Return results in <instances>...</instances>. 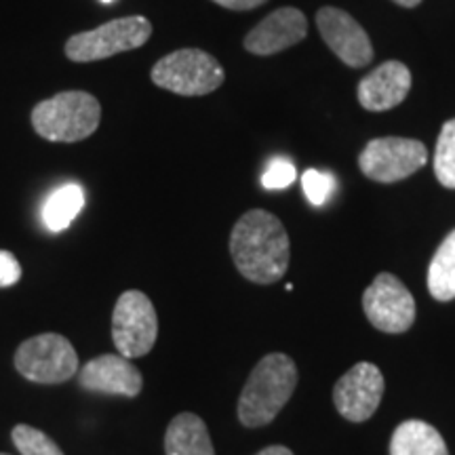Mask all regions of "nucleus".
I'll return each instance as SVG.
<instances>
[{
  "mask_svg": "<svg viewBox=\"0 0 455 455\" xmlns=\"http://www.w3.org/2000/svg\"><path fill=\"white\" fill-rule=\"evenodd\" d=\"M152 36V24L144 15L112 20L95 30L74 34L66 43V57L76 64L108 60V57L140 49Z\"/></svg>",
  "mask_w": 455,
  "mask_h": 455,
  "instance_id": "39448f33",
  "label": "nucleus"
},
{
  "mask_svg": "<svg viewBox=\"0 0 455 455\" xmlns=\"http://www.w3.org/2000/svg\"><path fill=\"white\" fill-rule=\"evenodd\" d=\"M230 255L247 281H281L289 268V235L283 221L264 209L247 212L232 228Z\"/></svg>",
  "mask_w": 455,
  "mask_h": 455,
  "instance_id": "f257e3e1",
  "label": "nucleus"
},
{
  "mask_svg": "<svg viewBox=\"0 0 455 455\" xmlns=\"http://www.w3.org/2000/svg\"><path fill=\"white\" fill-rule=\"evenodd\" d=\"M363 310L369 323L384 333H405L415 321V299L395 275L382 272L365 289Z\"/></svg>",
  "mask_w": 455,
  "mask_h": 455,
  "instance_id": "1a4fd4ad",
  "label": "nucleus"
},
{
  "mask_svg": "<svg viewBox=\"0 0 455 455\" xmlns=\"http://www.w3.org/2000/svg\"><path fill=\"white\" fill-rule=\"evenodd\" d=\"M298 178V171H295L293 163L289 158H272L268 163V169L261 175V186L266 190H283V188H289Z\"/></svg>",
  "mask_w": 455,
  "mask_h": 455,
  "instance_id": "4be33fe9",
  "label": "nucleus"
},
{
  "mask_svg": "<svg viewBox=\"0 0 455 455\" xmlns=\"http://www.w3.org/2000/svg\"><path fill=\"white\" fill-rule=\"evenodd\" d=\"M428 291L435 299H455V230L439 244L428 268Z\"/></svg>",
  "mask_w": 455,
  "mask_h": 455,
  "instance_id": "a211bd4d",
  "label": "nucleus"
},
{
  "mask_svg": "<svg viewBox=\"0 0 455 455\" xmlns=\"http://www.w3.org/2000/svg\"><path fill=\"white\" fill-rule=\"evenodd\" d=\"M390 455H449L441 432L422 419H407L395 430Z\"/></svg>",
  "mask_w": 455,
  "mask_h": 455,
  "instance_id": "dca6fc26",
  "label": "nucleus"
},
{
  "mask_svg": "<svg viewBox=\"0 0 455 455\" xmlns=\"http://www.w3.org/2000/svg\"><path fill=\"white\" fill-rule=\"evenodd\" d=\"M101 3H106V4H108V3H112V0H101Z\"/></svg>",
  "mask_w": 455,
  "mask_h": 455,
  "instance_id": "bb28decb",
  "label": "nucleus"
},
{
  "mask_svg": "<svg viewBox=\"0 0 455 455\" xmlns=\"http://www.w3.org/2000/svg\"><path fill=\"white\" fill-rule=\"evenodd\" d=\"M78 384L81 388L91 392H101V395H121V396H138L144 386L140 369L121 355H101L91 358L87 365L78 369Z\"/></svg>",
  "mask_w": 455,
  "mask_h": 455,
  "instance_id": "f8f14e48",
  "label": "nucleus"
},
{
  "mask_svg": "<svg viewBox=\"0 0 455 455\" xmlns=\"http://www.w3.org/2000/svg\"><path fill=\"white\" fill-rule=\"evenodd\" d=\"M435 175L439 184L455 190V118L443 124L436 140Z\"/></svg>",
  "mask_w": 455,
  "mask_h": 455,
  "instance_id": "6ab92c4d",
  "label": "nucleus"
},
{
  "mask_svg": "<svg viewBox=\"0 0 455 455\" xmlns=\"http://www.w3.org/2000/svg\"><path fill=\"white\" fill-rule=\"evenodd\" d=\"M215 4L224 9H232V11H249V9H258L268 0H213Z\"/></svg>",
  "mask_w": 455,
  "mask_h": 455,
  "instance_id": "b1692460",
  "label": "nucleus"
},
{
  "mask_svg": "<svg viewBox=\"0 0 455 455\" xmlns=\"http://www.w3.org/2000/svg\"><path fill=\"white\" fill-rule=\"evenodd\" d=\"M384 396V375L373 363H358L339 378L333 388V403L348 422H367L378 411Z\"/></svg>",
  "mask_w": 455,
  "mask_h": 455,
  "instance_id": "9d476101",
  "label": "nucleus"
},
{
  "mask_svg": "<svg viewBox=\"0 0 455 455\" xmlns=\"http://www.w3.org/2000/svg\"><path fill=\"white\" fill-rule=\"evenodd\" d=\"M32 127L47 141L74 144L95 133L101 123V106L87 91H64L43 100L32 110Z\"/></svg>",
  "mask_w": 455,
  "mask_h": 455,
  "instance_id": "7ed1b4c3",
  "label": "nucleus"
},
{
  "mask_svg": "<svg viewBox=\"0 0 455 455\" xmlns=\"http://www.w3.org/2000/svg\"><path fill=\"white\" fill-rule=\"evenodd\" d=\"M308 34V21L299 9L283 7L261 20L244 36V49L253 55H275L301 43Z\"/></svg>",
  "mask_w": 455,
  "mask_h": 455,
  "instance_id": "ddd939ff",
  "label": "nucleus"
},
{
  "mask_svg": "<svg viewBox=\"0 0 455 455\" xmlns=\"http://www.w3.org/2000/svg\"><path fill=\"white\" fill-rule=\"evenodd\" d=\"M0 455H9V453H0Z\"/></svg>",
  "mask_w": 455,
  "mask_h": 455,
  "instance_id": "cd10ccee",
  "label": "nucleus"
},
{
  "mask_svg": "<svg viewBox=\"0 0 455 455\" xmlns=\"http://www.w3.org/2000/svg\"><path fill=\"white\" fill-rule=\"evenodd\" d=\"M392 3L401 4V7H407V9H411V7H418V4L422 3V0H392Z\"/></svg>",
  "mask_w": 455,
  "mask_h": 455,
  "instance_id": "a878e982",
  "label": "nucleus"
},
{
  "mask_svg": "<svg viewBox=\"0 0 455 455\" xmlns=\"http://www.w3.org/2000/svg\"><path fill=\"white\" fill-rule=\"evenodd\" d=\"M298 386V367L283 352L266 355L253 367L238 396V419L247 428H261L281 413Z\"/></svg>",
  "mask_w": 455,
  "mask_h": 455,
  "instance_id": "f03ea898",
  "label": "nucleus"
},
{
  "mask_svg": "<svg viewBox=\"0 0 455 455\" xmlns=\"http://www.w3.org/2000/svg\"><path fill=\"white\" fill-rule=\"evenodd\" d=\"M152 83L184 98L213 93L221 87L226 72L213 55L203 49H178L152 68Z\"/></svg>",
  "mask_w": 455,
  "mask_h": 455,
  "instance_id": "20e7f679",
  "label": "nucleus"
},
{
  "mask_svg": "<svg viewBox=\"0 0 455 455\" xmlns=\"http://www.w3.org/2000/svg\"><path fill=\"white\" fill-rule=\"evenodd\" d=\"M167 455H215L207 424L195 413H180L164 432Z\"/></svg>",
  "mask_w": 455,
  "mask_h": 455,
  "instance_id": "2eb2a0df",
  "label": "nucleus"
},
{
  "mask_svg": "<svg viewBox=\"0 0 455 455\" xmlns=\"http://www.w3.org/2000/svg\"><path fill=\"white\" fill-rule=\"evenodd\" d=\"M11 436H13L15 447L20 449L21 455H66L53 439H49V435L34 428V426H15Z\"/></svg>",
  "mask_w": 455,
  "mask_h": 455,
  "instance_id": "aec40b11",
  "label": "nucleus"
},
{
  "mask_svg": "<svg viewBox=\"0 0 455 455\" xmlns=\"http://www.w3.org/2000/svg\"><path fill=\"white\" fill-rule=\"evenodd\" d=\"M301 188H304V195L308 196V201L315 207H321L335 192V178L329 171L308 169L301 175Z\"/></svg>",
  "mask_w": 455,
  "mask_h": 455,
  "instance_id": "412c9836",
  "label": "nucleus"
},
{
  "mask_svg": "<svg viewBox=\"0 0 455 455\" xmlns=\"http://www.w3.org/2000/svg\"><path fill=\"white\" fill-rule=\"evenodd\" d=\"M428 163V148L418 140L378 138L365 146L358 156V167L369 180L395 184L413 175Z\"/></svg>",
  "mask_w": 455,
  "mask_h": 455,
  "instance_id": "6e6552de",
  "label": "nucleus"
},
{
  "mask_svg": "<svg viewBox=\"0 0 455 455\" xmlns=\"http://www.w3.org/2000/svg\"><path fill=\"white\" fill-rule=\"evenodd\" d=\"M411 89V72L401 61H384L358 84V101L369 112H384L403 104Z\"/></svg>",
  "mask_w": 455,
  "mask_h": 455,
  "instance_id": "4468645a",
  "label": "nucleus"
},
{
  "mask_svg": "<svg viewBox=\"0 0 455 455\" xmlns=\"http://www.w3.org/2000/svg\"><path fill=\"white\" fill-rule=\"evenodd\" d=\"M158 338V316L146 293L131 289L116 299L112 312V339L118 355L140 358L155 348Z\"/></svg>",
  "mask_w": 455,
  "mask_h": 455,
  "instance_id": "0eeeda50",
  "label": "nucleus"
},
{
  "mask_svg": "<svg viewBox=\"0 0 455 455\" xmlns=\"http://www.w3.org/2000/svg\"><path fill=\"white\" fill-rule=\"evenodd\" d=\"M15 369L36 384H64L81 369L70 339L60 333H41L26 339L15 352Z\"/></svg>",
  "mask_w": 455,
  "mask_h": 455,
  "instance_id": "423d86ee",
  "label": "nucleus"
},
{
  "mask_svg": "<svg viewBox=\"0 0 455 455\" xmlns=\"http://www.w3.org/2000/svg\"><path fill=\"white\" fill-rule=\"evenodd\" d=\"M84 190L78 184L60 186L43 204V221L51 232H64L83 212Z\"/></svg>",
  "mask_w": 455,
  "mask_h": 455,
  "instance_id": "f3484780",
  "label": "nucleus"
},
{
  "mask_svg": "<svg viewBox=\"0 0 455 455\" xmlns=\"http://www.w3.org/2000/svg\"><path fill=\"white\" fill-rule=\"evenodd\" d=\"M21 278V266L13 253L0 249V289L13 287Z\"/></svg>",
  "mask_w": 455,
  "mask_h": 455,
  "instance_id": "5701e85b",
  "label": "nucleus"
},
{
  "mask_svg": "<svg viewBox=\"0 0 455 455\" xmlns=\"http://www.w3.org/2000/svg\"><path fill=\"white\" fill-rule=\"evenodd\" d=\"M258 455H293V451L289 447H283V445H270V447L261 449Z\"/></svg>",
  "mask_w": 455,
  "mask_h": 455,
  "instance_id": "393cba45",
  "label": "nucleus"
},
{
  "mask_svg": "<svg viewBox=\"0 0 455 455\" xmlns=\"http://www.w3.org/2000/svg\"><path fill=\"white\" fill-rule=\"evenodd\" d=\"M316 26L323 41L350 68H363L373 60V47L367 32L355 17L335 7H323L316 13Z\"/></svg>",
  "mask_w": 455,
  "mask_h": 455,
  "instance_id": "9b49d317",
  "label": "nucleus"
}]
</instances>
